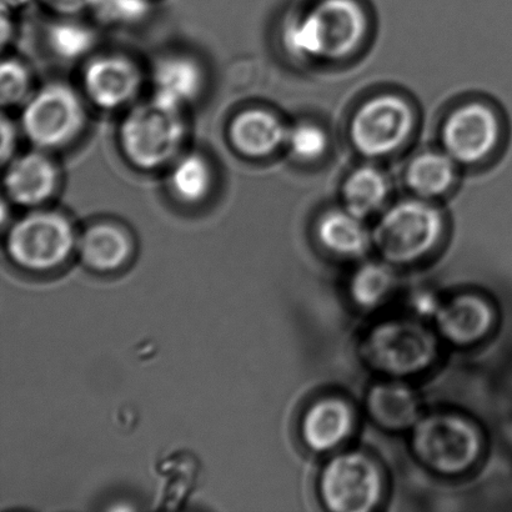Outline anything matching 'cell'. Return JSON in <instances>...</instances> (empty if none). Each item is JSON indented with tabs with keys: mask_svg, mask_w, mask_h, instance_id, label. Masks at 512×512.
Returning a JSON list of instances; mask_svg holds the SVG:
<instances>
[{
	"mask_svg": "<svg viewBox=\"0 0 512 512\" xmlns=\"http://www.w3.org/2000/svg\"><path fill=\"white\" fill-rule=\"evenodd\" d=\"M399 286L398 268L383 259L361 261L350 274V300L361 310L379 309L388 303Z\"/></svg>",
	"mask_w": 512,
	"mask_h": 512,
	"instance_id": "cell-20",
	"label": "cell"
},
{
	"mask_svg": "<svg viewBox=\"0 0 512 512\" xmlns=\"http://www.w3.org/2000/svg\"><path fill=\"white\" fill-rule=\"evenodd\" d=\"M354 409L339 396H324L311 403L300 423V435L311 453L339 451L353 433Z\"/></svg>",
	"mask_w": 512,
	"mask_h": 512,
	"instance_id": "cell-14",
	"label": "cell"
},
{
	"mask_svg": "<svg viewBox=\"0 0 512 512\" xmlns=\"http://www.w3.org/2000/svg\"><path fill=\"white\" fill-rule=\"evenodd\" d=\"M18 143V129L12 120L2 118V163L8 164L14 158L15 148Z\"/></svg>",
	"mask_w": 512,
	"mask_h": 512,
	"instance_id": "cell-29",
	"label": "cell"
},
{
	"mask_svg": "<svg viewBox=\"0 0 512 512\" xmlns=\"http://www.w3.org/2000/svg\"><path fill=\"white\" fill-rule=\"evenodd\" d=\"M441 343L429 321L410 313L371 325L361 336L359 353L380 378L410 381L433 368Z\"/></svg>",
	"mask_w": 512,
	"mask_h": 512,
	"instance_id": "cell-2",
	"label": "cell"
},
{
	"mask_svg": "<svg viewBox=\"0 0 512 512\" xmlns=\"http://www.w3.org/2000/svg\"><path fill=\"white\" fill-rule=\"evenodd\" d=\"M228 135L232 147L243 157L264 159L285 145L288 128L270 110L250 108L235 115Z\"/></svg>",
	"mask_w": 512,
	"mask_h": 512,
	"instance_id": "cell-16",
	"label": "cell"
},
{
	"mask_svg": "<svg viewBox=\"0 0 512 512\" xmlns=\"http://www.w3.org/2000/svg\"><path fill=\"white\" fill-rule=\"evenodd\" d=\"M213 183V169L202 154L183 155L172 163L169 187L174 197L182 203H202L212 192Z\"/></svg>",
	"mask_w": 512,
	"mask_h": 512,
	"instance_id": "cell-23",
	"label": "cell"
},
{
	"mask_svg": "<svg viewBox=\"0 0 512 512\" xmlns=\"http://www.w3.org/2000/svg\"><path fill=\"white\" fill-rule=\"evenodd\" d=\"M384 475L378 463L360 450L336 451L321 469L319 495L334 512H368L380 504Z\"/></svg>",
	"mask_w": 512,
	"mask_h": 512,
	"instance_id": "cell-7",
	"label": "cell"
},
{
	"mask_svg": "<svg viewBox=\"0 0 512 512\" xmlns=\"http://www.w3.org/2000/svg\"><path fill=\"white\" fill-rule=\"evenodd\" d=\"M286 147L300 162H315L329 148V138L325 130L314 123H299L288 129Z\"/></svg>",
	"mask_w": 512,
	"mask_h": 512,
	"instance_id": "cell-25",
	"label": "cell"
},
{
	"mask_svg": "<svg viewBox=\"0 0 512 512\" xmlns=\"http://www.w3.org/2000/svg\"><path fill=\"white\" fill-rule=\"evenodd\" d=\"M364 408L371 423L388 433H410L425 413L423 398L408 380L380 378L366 391Z\"/></svg>",
	"mask_w": 512,
	"mask_h": 512,
	"instance_id": "cell-13",
	"label": "cell"
},
{
	"mask_svg": "<svg viewBox=\"0 0 512 512\" xmlns=\"http://www.w3.org/2000/svg\"><path fill=\"white\" fill-rule=\"evenodd\" d=\"M368 28L359 0H315L285 25L284 47L298 59L338 62L360 48Z\"/></svg>",
	"mask_w": 512,
	"mask_h": 512,
	"instance_id": "cell-1",
	"label": "cell"
},
{
	"mask_svg": "<svg viewBox=\"0 0 512 512\" xmlns=\"http://www.w3.org/2000/svg\"><path fill=\"white\" fill-rule=\"evenodd\" d=\"M389 195L388 177L373 165L353 170L343 187L345 208L364 219L383 208Z\"/></svg>",
	"mask_w": 512,
	"mask_h": 512,
	"instance_id": "cell-22",
	"label": "cell"
},
{
	"mask_svg": "<svg viewBox=\"0 0 512 512\" xmlns=\"http://www.w3.org/2000/svg\"><path fill=\"white\" fill-rule=\"evenodd\" d=\"M409 435L416 459L440 475L466 473L483 453L479 426L454 411H425Z\"/></svg>",
	"mask_w": 512,
	"mask_h": 512,
	"instance_id": "cell-3",
	"label": "cell"
},
{
	"mask_svg": "<svg viewBox=\"0 0 512 512\" xmlns=\"http://www.w3.org/2000/svg\"><path fill=\"white\" fill-rule=\"evenodd\" d=\"M316 238L326 252L339 258L359 260L373 248V230L365 219L349 209H330L316 223Z\"/></svg>",
	"mask_w": 512,
	"mask_h": 512,
	"instance_id": "cell-19",
	"label": "cell"
},
{
	"mask_svg": "<svg viewBox=\"0 0 512 512\" xmlns=\"http://www.w3.org/2000/svg\"><path fill=\"white\" fill-rule=\"evenodd\" d=\"M444 227L443 214L428 200H401L375 225L373 248L396 268L415 264L438 247Z\"/></svg>",
	"mask_w": 512,
	"mask_h": 512,
	"instance_id": "cell-4",
	"label": "cell"
},
{
	"mask_svg": "<svg viewBox=\"0 0 512 512\" xmlns=\"http://www.w3.org/2000/svg\"><path fill=\"white\" fill-rule=\"evenodd\" d=\"M95 40L92 29L72 18L60 19L47 32L49 49L65 60L84 57L94 48Z\"/></svg>",
	"mask_w": 512,
	"mask_h": 512,
	"instance_id": "cell-24",
	"label": "cell"
},
{
	"mask_svg": "<svg viewBox=\"0 0 512 512\" xmlns=\"http://www.w3.org/2000/svg\"><path fill=\"white\" fill-rule=\"evenodd\" d=\"M84 124L82 99L64 83H49L30 95L20 118L25 137L40 150L59 149L72 143Z\"/></svg>",
	"mask_w": 512,
	"mask_h": 512,
	"instance_id": "cell-8",
	"label": "cell"
},
{
	"mask_svg": "<svg viewBox=\"0 0 512 512\" xmlns=\"http://www.w3.org/2000/svg\"><path fill=\"white\" fill-rule=\"evenodd\" d=\"M501 125L489 105L471 102L460 105L441 125L444 152L458 164L483 162L498 147Z\"/></svg>",
	"mask_w": 512,
	"mask_h": 512,
	"instance_id": "cell-10",
	"label": "cell"
},
{
	"mask_svg": "<svg viewBox=\"0 0 512 512\" xmlns=\"http://www.w3.org/2000/svg\"><path fill=\"white\" fill-rule=\"evenodd\" d=\"M185 134L182 110L152 98L125 115L119 128V144L124 157L134 167L155 170L178 158Z\"/></svg>",
	"mask_w": 512,
	"mask_h": 512,
	"instance_id": "cell-5",
	"label": "cell"
},
{
	"mask_svg": "<svg viewBox=\"0 0 512 512\" xmlns=\"http://www.w3.org/2000/svg\"><path fill=\"white\" fill-rule=\"evenodd\" d=\"M152 83L154 100L183 112L202 93L204 73L188 55H167L155 63Z\"/></svg>",
	"mask_w": 512,
	"mask_h": 512,
	"instance_id": "cell-17",
	"label": "cell"
},
{
	"mask_svg": "<svg viewBox=\"0 0 512 512\" xmlns=\"http://www.w3.org/2000/svg\"><path fill=\"white\" fill-rule=\"evenodd\" d=\"M30 73L18 59L3 60L0 68V100L3 107H14L30 97Z\"/></svg>",
	"mask_w": 512,
	"mask_h": 512,
	"instance_id": "cell-26",
	"label": "cell"
},
{
	"mask_svg": "<svg viewBox=\"0 0 512 512\" xmlns=\"http://www.w3.org/2000/svg\"><path fill=\"white\" fill-rule=\"evenodd\" d=\"M415 125V113L408 100L396 94H380L355 110L349 137L358 153L381 158L398 152L408 142Z\"/></svg>",
	"mask_w": 512,
	"mask_h": 512,
	"instance_id": "cell-9",
	"label": "cell"
},
{
	"mask_svg": "<svg viewBox=\"0 0 512 512\" xmlns=\"http://www.w3.org/2000/svg\"><path fill=\"white\" fill-rule=\"evenodd\" d=\"M496 313L493 304L479 293H458L444 298L429 323L443 343L466 348L480 343L493 330Z\"/></svg>",
	"mask_w": 512,
	"mask_h": 512,
	"instance_id": "cell-11",
	"label": "cell"
},
{
	"mask_svg": "<svg viewBox=\"0 0 512 512\" xmlns=\"http://www.w3.org/2000/svg\"><path fill=\"white\" fill-rule=\"evenodd\" d=\"M43 152L25 153L8 163L4 189L13 203L35 208L53 197L59 183L58 169Z\"/></svg>",
	"mask_w": 512,
	"mask_h": 512,
	"instance_id": "cell-15",
	"label": "cell"
},
{
	"mask_svg": "<svg viewBox=\"0 0 512 512\" xmlns=\"http://www.w3.org/2000/svg\"><path fill=\"white\" fill-rule=\"evenodd\" d=\"M78 252L90 270L113 274L130 263L134 242L127 229L117 223L100 222L90 225L78 238Z\"/></svg>",
	"mask_w": 512,
	"mask_h": 512,
	"instance_id": "cell-18",
	"label": "cell"
},
{
	"mask_svg": "<svg viewBox=\"0 0 512 512\" xmlns=\"http://www.w3.org/2000/svg\"><path fill=\"white\" fill-rule=\"evenodd\" d=\"M75 249L78 237L72 222L54 210L24 215L8 232L9 259L28 273H54L68 263Z\"/></svg>",
	"mask_w": 512,
	"mask_h": 512,
	"instance_id": "cell-6",
	"label": "cell"
},
{
	"mask_svg": "<svg viewBox=\"0 0 512 512\" xmlns=\"http://www.w3.org/2000/svg\"><path fill=\"white\" fill-rule=\"evenodd\" d=\"M142 83L138 65L125 55L95 57L83 72L85 94L90 102L105 110L119 109L132 102Z\"/></svg>",
	"mask_w": 512,
	"mask_h": 512,
	"instance_id": "cell-12",
	"label": "cell"
},
{
	"mask_svg": "<svg viewBox=\"0 0 512 512\" xmlns=\"http://www.w3.org/2000/svg\"><path fill=\"white\" fill-rule=\"evenodd\" d=\"M150 12V0H97L92 13L107 24H134Z\"/></svg>",
	"mask_w": 512,
	"mask_h": 512,
	"instance_id": "cell-27",
	"label": "cell"
},
{
	"mask_svg": "<svg viewBox=\"0 0 512 512\" xmlns=\"http://www.w3.org/2000/svg\"><path fill=\"white\" fill-rule=\"evenodd\" d=\"M50 12H54L63 18H73L84 12H92L97 0H38Z\"/></svg>",
	"mask_w": 512,
	"mask_h": 512,
	"instance_id": "cell-28",
	"label": "cell"
},
{
	"mask_svg": "<svg viewBox=\"0 0 512 512\" xmlns=\"http://www.w3.org/2000/svg\"><path fill=\"white\" fill-rule=\"evenodd\" d=\"M456 163L445 152H424L411 160L406 170V183L419 198L440 197L453 187Z\"/></svg>",
	"mask_w": 512,
	"mask_h": 512,
	"instance_id": "cell-21",
	"label": "cell"
}]
</instances>
